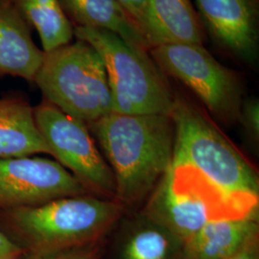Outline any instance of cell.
I'll use <instances>...</instances> for the list:
<instances>
[{
	"label": "cell",
	"instance_id": "cell-1",
	"mask_svg": "<svg viewBox=\"0 0 259 259\" xmlns=\"http://www.w3.org/2000/svg\"><path fill=\"white\" fill-rule=\"evenodd\" d=\"M115 181V200L125 206L152 193L172 166L175 125L169 114L111 112L87 124Z\"/></svg>",
	"mask_w": 259,
	"mask_h": 259
},
{
	"label": "cell",
	"instance_id": "cell-2",
	"mask_svg": "<svg viewBox=\"0 0 259 259\" xmlns=\"http://www.w3.org/2000/svg\"><path fill=\"white\" fill-rule=\"evenodd\" d=\"M125 206L93 194L60 198L46 204L0 212V231L23 252L71 249L106 238Z\"/></svg>",
	"mask_w": 259,
	"mask_h": 259
},
{
	"label": "cell",
	"instance_id": "cell-3",
	"mask_svg": "<svg viewBox=\"0 0 259 259\" xmlns=\"http://www.w3.org/2000/svg\"><path fill=\"white\" fill-rule=\"evenodd\" d=\"M170 116L175 125L172 164L190 165L226 193L258 202L256 171L201 110L175 95Z\"/></svg>",
	"mask_w": 259,
	"mask_h": 259
},
{
	"label": "cell",
	"instance_id": "cell-4",
	"mask_svg": "<svg viewBox=\"0 0 259 259\" xmlns=\"http://www.w3.org/2000/svg\"><path fill=\"white\" fill-rule=\"evenodd\" d=\"M143 211L185 242L211 221L258 215V202L226 193L190 165L172 164Z\"/></svg>",
	"mask_w": 259,
	"mask_h": 259
},
{
	"label": "cell",
	"instance_id": "cell-5",
	"mask_svg": "<svg viewBox=\"0 0 259 259\" xmlns=\"http://www.w3.org/2000/svg\"><path fill=\"white\" fill-rule=\"evenodd\" d=\"M74 37L91 45L101 57L112 112L170 115L175 95L148 51L132 47L104 29L74 27Z\"/></svg>",
	"mask_w": 259,
	"mask_h": 259
},
{
	"label": "cell",
	"instance_id": "cell-6",
	"mask_svg": "<svg viewBox=\"0 0 259 259\" xmlns=\"http://www.w3.org/2000/svg\"><path fill=\"white\" fill-rule=\"evenodd\" d=\"M34 82L46 101L85 124L112 112L102 59L81 39L45 52Z\"/></svg>",
	"mask_w": 259,
	"mask_h": 259
},
{
	"label": "cell",
	"instance_id": "cell-7",
	"mask_svg": "<svg viewBox=\"0 0 259 259\" xmlns=\"http://www.w3.org/2000/svg\"><path fill=\"white\" fill-rule=\"evenodd\" d=\"M149 54L165 75L187 87L208 111L226 123L239 120L243 103L240 78L202 45L154 47Z\"/></svg>",
	"mask_w": 259,
	"mask_h": 259
},
{
	"label": "cell",
	"instance_id": "cell-8",
	"mask_svg": "<svg viewBox=\"0 0 259 259\" xmlns=\"http://www.w3.org/2000/svg\"><path fill=\"white\" fill-rule=\"evenodd\" d=\"M37 129L55 157L91 194L115 198V181L88 125L66 114L51 103L34 108Z\"/></svg>",
	"mask_w": 259,
	"mask_h": 259
},
{
	"label": "cell",
	"instance_id": "cell-9",
	"mask_svg": "<svg viewBox=\"0 0 259 259\" xmlns=\"http://www.w3.org/2000/svg\"><path fill=\"white\" fill-rule=\"evenodd\" d=\"M84 194L91 193L55 159L0 157V212Z\"/></svg>",
	"mask_w": 259,
	"mask_h": 259
},
{
	"label": "cell",
	"instance_id": "cell-10",
	"mask_svg": "<svg viewBox=\"0 0 259 259\" xmlns=\"http://www.w3.org/2000/svg\"><path fill=\"white\" fill-rule=\"evenodd\" d=\"M205 33L249 65L258 59L259 0H195Z\"/></svg>",
	"mask_w": 259,
	"mask_h": 259
},
{
	"label": "cell",
	"instance_id": "cell-11",
	"mask_svg": "<svg viewBox=\"0 0 259 259\" xmlns=\"http://www.w3.org/2000/svg\"><path fill=\"white\" fill-rule=\"evenodd\" d=\"M185 242L143 210L117 222L100 259H183Z\"/></svg>",
	"mask_w": 259,
	"mask_h": 259
},
{
	"label": "cell",
	"instance_id": "cell-12",
	"mask_svg": "<svg viewBox=\"0 0 259 259\" xmlns=\"http://www.w3.org/2000/svg\"><path fill=\"white\" fill-rule=\"evenodd\" d=\"M141 34L150 49L168 45H202L205 31L191 0H148Z\"/></svg>",
	"mask_w": 259,
	"mask_h": 259
},
{
	"label": "cell",
	"instance_id": "cell-13",
	"mask_svg": "<svg viewBox=\"0 0 259 259\" xmlns=\"http://www.w3.org/2000/svg\"><path fill=\"white\" fill-rule=\"evenodd\" d=\"M44 56L14 1L0 0V76L34 82Z\"/></svg>",
	"mask_w": 259,
	"mask_h": 259
},
{
	"label": "cell",
	"instance_id": "cell-14",
	"mask_svg": "<svg viewBox=\"0 0 259 259\" xmlns=\"http://www.w3.org/2000/svg\"><path fill=\"white\" fill-rule=\"evenodd\" d=\"M259 237L258 215L207 223L185 241L183 259H224Z\"/></svg>",
	"mask_w": 259,
	"mask_h": 259
},
{
	"label": "cell",
	"instance_id": "cell-15",
	"mask_svg": "<svg viewBox=\"0 0 259 259\" xmlns=\"http://www.w3.org/2000/svg\"><path fill=\"white\" fill-rule=\"evenodd\" d=\"M50 155L37 129L34 108L20 98L0 99V157Z\"/></svg>",
	"mask_w": 259,
	"mask_h": 259
},
{
	"label": "cell",
	"instance_id": "cell-16",
	"mask_svg": "<svg viewBox=\"0 0 259 259\" xmlns=\"http://www.w3.org/2000/svg\"><path fill=\"white\" fill-rule=\"evenodd\" d=\"M73 27H89L111 31L130 46L150 50L139 28L117 0H59Z\"/></svg>",
	"mask_w": 259,
	"mask_h": 259
},
{
	"label": "cell",
	"instance_id": "cell-17",
	"mask_svg": "<svg viewBox=\"0 0 259 259\" xmlns=\"http://www.w3.org/2000/svg\"><path fill=\"white\" fill-rule=\"evenodd\" d=\"M13 1L28 24L36 29L44 52L72 42L74 27L59 0Z\"/></svg>",
	"mask_w": 259,
	"mask_h": 259
},
{
	"label": "cell",
	"instance_id": "cell-18",
	"mask_svg": "<svg viewBox=\"0 0 259 259\" xmlns=\"http://www.w3.org/2000/svg\"><path fill=\"white\" fill-rule=\"evenodd\" d=\"M104 243L105 238L83 246L58 251L44 253L22 252L17 259H100Z\"/></svg>",
	"mask_w": 259,
	"mask_h": 259
},
{
	"label": "cell",
	"instance_id": "cell-19",
	"mask_svg": "<svg viewBox=\"0 0 259 259\" xmlns=\"http://www.w3.org/2000/svg\"><path fill=\"white\" fill-rule=\"evenodd\" d=\"M239 120L253 141L259 139V101L256 98L243 100Z\"/></svg>",
	"mask_w": 259,
	"mask_h": 259
},
{
	"label": "cell",
	"instance_id": "cell-20",
	"mask_svg": "<svg viewBox=\"0 0 259 259\" xmlns=\"http://www.w3.org/2000/svg\"><path fill=\"white\" fill-rule=\"evenodd\" d=\"M122 8L127 12L130 18L133 19L136 26L141 33V25L144 18L146 4L148 0H117Z\"/></svg>",
	"mask_w": 259,
	"mask_h": 259
},
{
	"label": "cell",
	"instance_id": "cell-21",
	"mask_svg": "<svg viewBox=\"0 0 259 259\" xmlns=\"http://www.w3.org/2000/svg\"><path fill=\"white\" fill-rule=\"evenodd\" d=\"M23 251L0 231V259H17Z\"/></svg>",
	"mask_w": 259,
	"mask_h": 259
},
{
	"label": "cell",
	"instance_id": "cell-22",
	"mask_svg": "<svg viewBox=\"0 0 259 259\" xmlns=\"http://www.w3.org/2000/svg\"><path fill=\"white\" fill-rule=\"evenodd\" d=\"M224 259H259V237L254 238L238 251Z\"/></svg>",
	"mask_w": 259,
	"mask_h": 259
}]
</instances>
